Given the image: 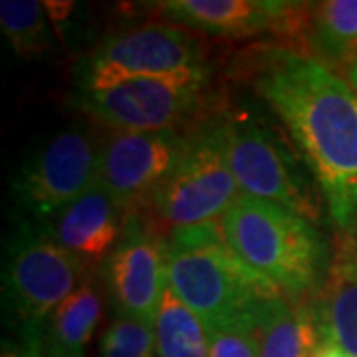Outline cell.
I'll return each mask as SVG.
<instances>
[{
    "label": "cell",
    "mask_w": 357,
    "mask_h": 357,
    "mask_svg": "<svg viewBox=\"0 0 357 357\" xmlns=\"http://www.w3.org/2000/svg\"><path fill=\"white\" fill-rule=\"evenodd\" d=\"M100 145L82 129H68L34 155L14 181L18 201L36 217H54L98 185Z\"/></svg>",
    "instance_id": "obj_10"
},
{
    "label": "cell",
    "mask_w": 357,
    "mask_h": 357,
    "mask_svg": "<svg viewBox=\"0 0 357 357\" xmlns=\"http://www.w3.org/2000/svg\"><path fill=\"white\" fill-rule=\"evenodd\" d=\"M310 357H351L349 354H345L344 349L335 347V345H319L318 349Z\"/></svg>",
    "instance_id": "obj_22"
},
{
    "label": "cell",
    "mask_w": 357,
    "mask_h": 357,
    "mask_svg": "<svg viewBox=\"0 0 357 357\" xmlns=\"http://www.w3.org/2000/svg\"><path fill=\"white\" fill-rule=\"evenodd\" d=\"M165 18L213 36L244 38L280 30L307 8L298 2L276 0H167L157 4Z\"/></svg>",
    "instance_id": "obj_12"
},
{
    "label": "cell",
    "mask_w": 357,
    "mask_h": 357,
    "mask_svg": "<svg viewBox=\"0 0 357 357\" xmlns=\"http://www.w3.org/2000/svg\"><path fill=\"white\" fill-rule=\"evenodd\" d=\"M227 123L230 167L241 192L316 222L319 218L318 195L296 167L292 155L248 117L227 119Z\"/></svg>",
    "instance_id": "obj_8"
},
{
    "label": "cell",
    "mask_w": 357,
    "mask_h": 357,
    "mask_svg": "<svg viewBox=\"0 0 357 357\" xmlns=\"http://www.w3.org/2000/svg\"><path fill=\"white\" fill-rule=\"evenodd\" d=\"M307 42L316 58L330 68L357 58V0H326L312 4Z\"/></svg>",
    "instance_id": "obj_17"
},
{
    "label": "cell",
    "mask_w": 357,
    "mask_h": 357,
    "mask_svg": "<svg viewBox=\"0 0 357 357\" xmlns=\"http://www.w3.org/2000/svg\"><path fill=\"white\" fill-rule=\"evenodd\" d=\"M84 262L52 238L20 244L4 270V298L22 326L24 347L38 357L42 333L52 314L76 292Z\"/></svg>",
    "instance_id": "obj_6"
},
{
    "label": "cell",
    "mask_w": 357,
    "mask_h": 357,
    "mask_svg": "<svg viewBox=\"0 0 357 357\" xmlns=\"http://www.w3.org/2000/svg\"><path fill=\"white\" fill-rule=\"evenodd\" d=\"M206 74L139 77L103 89H79L76 105L115 131L177 129L199 107Z\"/></svg>",
    "instance_id": "obj_7"
},
{
    "label": "cell",
    "mask_w": 357,
    "mask_h": 357,
    "mask_svg": "<svg viewBox=\"0 0 357 357\" xmlns=\"http://www.w3.org/2000/svg\"><path fill=\"white\" fill-rule=\"evenodd\" d=\"M159 357H208L203 319L167 286L155 316Z\"/></svg>",
    "instance_id": "obj_18"
},
{
    "label": "cell",
    "mask_w": 357,
    "mask_h": 357,
    "mask_svg": "<svg viewBox=\"0 0 357 357\" xmlns=\"http://www.w3.org/2000/svg\"><path fill=\"white\" fill-rule=\"evenodd\" d=\"M2 357H30V354L26 351L24 347L18 349V347H14V345L4 344V347H2Z\"/></svg>",
    "instance_id": "obj_24"
},
{
    "label": "cell",
    "mask_w": 357,
    "mask_h": 357,
    "mask_svg": "<svg viewBox=\"0 0 357 357\" xmlns=\"http://www.w3.org/2000/svg\"><path fill=\"white\" fill-rule=\"evenodd\" d=\"M208 357H258L256 312L234 314L204 324Z\"/></svg>",
    "instance_id": "obj_20"
},
{
    "label": "cell",
    "mask_w": 357,
    "mask_h": 357,
    "mask_svg": "<svg viewBox=\"0 0 357 357\" xmlns=\"http://www.w3.org/2000/svg\"><path fill=\"white\" fill-rule=\"evenodd\" d=\"M345 79H347V84H349V86L354 88V91L357 93V58L345 68Z\"/></svg>",
    "instance_id": "obj_23"
},
{
    "label": "cell",
    "mask_w": 357,
    "mask_h": 357,
    "mask_svg": "<svg viewBox=\"0 0 357 357\" xmlns=\"http://www.w3.org/2000/svg\"><path fill=\"white\" fill-rule=\"evenodd\" d=\"M167 280L178 300L203 324L256 312L268 298L282 294L234 255L220 220L171 230Z\"/></svg>",
    "instance_id": "obj_3"
},
{
    "label": "cell",
    "mask_w": 357,
    "mask_h": 357,
    "mask_svg": "<svg viewBox=\"0 0 357 357\" xmlns=\"http://www.w3.org/2000/svg\"><path fill=\"white\" fill-rule=\"evenodd\" d=\"M157 356V337L155 324L141 319L119 318L114 319L103 332L100 349L96 357H155Z\"/></svg>",
    "instance_id": "obj_21"
},
{
    "label": "cell",
    "mask_w": 357,
    "mask_h": 357,
    "mask_svg": "<svg viewBox=\"0 0 357 357\" xmlns=\"http://www.w3.org/2000/svg\"><path fill=\"white\" fill-rule=\"evenodd\" d=\"M310 312L321 345H335L357 357V270L347 260L333 268Z\"/></svg>",
    "instance_id": "obj_16"
},
{
    "label": "cell",
    "mask_w": 357,
    "mask_h": 357,
    "mask_svg": "<svg viewBox=\"0 0 357 357\" xmlns=\"http://www.w3.org/2000/svg\"><path fill=\"white\" fill-rule=\"evenodd\" d=\"M347 262L351 264V268H356V270H357V250H356V256H354L351 260H347Z\"/></svg>",
    "instance_id": "obj_25"
},
{
    "label": "cell",
    "mask_w": 357,
    "mask_h": 357,
    "mask_svg": "<svg viewBox=\"0 0 357 357\" xmlns=\"http://www.w3.org/2000/svg\"><path fill=\"white\" fill-rule=\"evenodd\" d=\"M241 195L229 155V123L215 121L189 137L175 171L153 197L157 217L171 229L220 220Z\"/></svg>",
    "instance_id": "obj_4"
},
{
    "label": "cell",
    "mask_w": 357,
    "mask_h": 357,
    "mask_svg": "<svg viewBox=\"0 0 357 357\" xmlns=\"http://www.w3.org/2000/svg\"><path fill=\"white\" fill-rule=\"evenodd\" d=\"M0 28L20 58H38L50 48L46 8L38 0H2Z\"/></svg>",
    "instance_id": "obj_19"
},
{
    "label": "cell",
    "mask_w": 357,
    "mask_h": 357,
    "mask_svg": "<svg viewBox=\"0 0 357 357\" xmlns=\"http://www.w3.org/2000/svg\"><path fill=\"white\" fill-rule=\"evenodd\" d=\"M102 318V296L91 280H84L48 319L38 357H86Z\"/></svg>",
    "instance_id": "obj_15"
},
{
    "label": "cell",
    "mask_w": 357,
    "mask_h": 357,
    "mask_svg": "<svg viewBox=\"0 0 357 357\" xmlns=\"http://www.w3.org/2000/svg\"><path fill=\"white\" fill-rule=\"evenodd\" d=\"M128 211L100 185L68 204L52 220V241L86 262H105L119 241Z\"/></svg>",
    "instance_id": "obj_13"
},
{
    "label": "cell",
    "mask_w": 357,
    "mask_h": 357,
    "mask_svg": "<svg viewBox=\"0 0 357 357\" xmlns=\"http://www.w3.org/2000/svg\"><path fill=\"white\" fill-rule=\"evenodd\" d=\"M256 326L258 357H310L321 345L310 307L294 306L284 294L256 310Z\"/></svg>",
    "instance_id": "obj_14"
},
{
    "label": "cell",
    "mask_w": 357,
    "mask_h": 357,
    "mask_svg": "<svg viewBox=\"0 0 357 357\" xmlns=\"http://www.w3.org/2000/svg\"><path fill=\"white\" fill-rule=\"evenodd\" d=\"M189 137L178 129L149 133L114 131L100 145L98 185L128 213L141 203H151L175 171Z\"/></svg>",
    "instance_id": "obj_9"
},
{
    "label": "cell",
    "mask_w": 357,
    "mask_h": 357,
    "mask_svg": "<svg viewBox=\"0 0 357 357\" xmlns=\"http://www.w3.org/2000/svg\"><path fill=\"white\" fill-rule=\"evenodd\" d=\"M220 227L234 255L290 300L319 296L330 280V248L321 232L278 204L241 192Z\"/></svg>",
    "instance_id": "obj_2"
},
{
    "label": "cell",
    "mask_w": 357,
    "mask_h": 357,
    "mask_svg": "<svg viewBox=\"0 0 357 357\" xmlns=\"http://www.w3.org/2000/svg\"><path fill=\"white\" fill-rule=\"evenodd\" d=\"M105 284L117 316L155 324L167 280V241L137 213H129L114 252L105 260Z\"/></svg>",
    "instance_id": "obj_11"
},
{
    "label": "cell",
    "mask_w": 357,
    "mask_h": 357,
    "mask_svg": "<svg viewBox=\"0 0 357 357\" xmlns=\"http://www.w3.org/2000/svg\"><path fill=\"white\" fill-rule=\"evenodd\" d=\"M206 74L201 44L183 26L145 24L114 34L91 52L82 89H103L139 77Z\"/></svg>",
    "instance_id": "obj_5"
},
{
    "label": "cell",
    "mask_w": 357,
    "mask_h": 357,
    "mask_svg": "<svg viewBox=\"0 0 357 357\" xmlns=\"http://www.w3.org/2000/svg\"><path fill=\"white\" fill-rule=\"evenodd\" d=\"M262 56L256 89L304 155L333 225L349 230L357 217V93L316 56L288 48Z\"/></svg>",
    "instance_id": "obj_1"
}]
</instances>
